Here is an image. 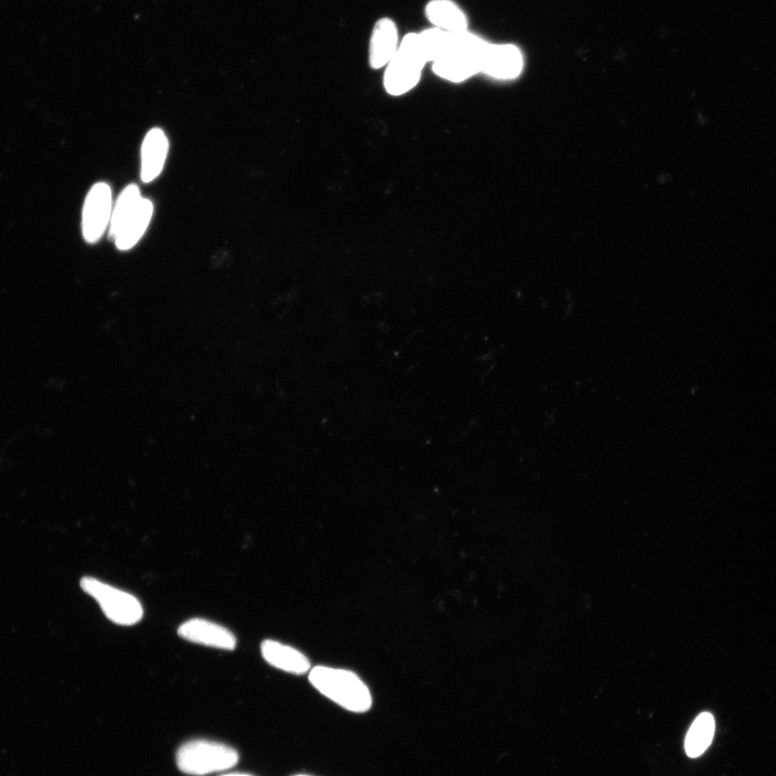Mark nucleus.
<instances>
[{
	"instance_id": "obj_1",
	"label": "nucleus",
	"mask_w": 776,
	"mask_h": 776,
	"mask_svg": "<svg viewBox=\"0 0 776 776\" xmlns=\"http://www.w3.org/2000/svg\"><path fill=\"white\" fill-rule=\"evenodd\" d=\"M310 682L322 695L345 710L365 713L371 708L369 688L353 672L316 667L311 670Z\"/></svg>"
},
{
	"instance_id": "obj_17",
	"label": "nucleus",
	"mask_w": 776,
	"mask_h": 776,
	"mask_svg": "<svg viewBox=\"0 0 776 776\" xmlns=\"http://www.w3.org/2000/svg\"><path fill=\"white\" fill-rule=\"evenodd\" d=\"M296 776H309V775H296Z\"/></svg>"
},
{
	"instance_id": "obj_6",
	"label": "nucleus",
	"mask_w": 776,
	"mask_h": 776,
	"mask_svg": "<svg viewBox=\"0 0 776 776\" xmlns=\"http://www.w3.org/2000/svg\"><path fill=\"white\" fill-rule=\"evenodd\" d=\"M114 210L112 188L106 183L95 184L88 193L82 213L83 238L96 243L109 228Z\"/></svg>"
},
{
	"instance_id": "obj_4",
	"label": "nucleus",
	"mask_w": 776,
	"mask_h": 776,
	"mask_svg": "<svg viewBox=\"0 0 776 776\" xmlns=\"http://www.w3.org/2000/svg\"><path fill=\"white\" fill-rule=\"evenodd\" d=\"M176 762L180 771L202 776L233 768L239 762V754L226 744L198 740L180 747Z\"/></svg>"
},
{
	"instance_id": "obj_13",
	"label": "nucleus",
	"mask_w": 776,
	"mask_h": 776,
	"mask_svg": "<svg viewBox=\"0 0 776 776\" xmlns=\"http://www.w3.org/2000/svg\"><path fill=\"white\" fill-rule=\"evenodd\" d=\"M262 657L273 667L285 672L303 674L311 669L309 659L295 648L267 640L261 645Z\"/></svg>"
},
{
	"instance_id": "obj_15",
	"label": "nucleus",
	"mask_w": 776,
	"mask_h": 776,
	"mask_svg": "<svg viewBox=\"0 0 776 776\" xmlns=\"http://www.w3.org/2000/svg\"><path fill=\"white\" fill-rule=\"evenodd\" d=\"M142 200L141 190L136 185H130L122 191L114 205L112 220H110L108 228L110 238L115 237L121 225L137 209Z\"/></svg>"
},
{
	"instance_id": "obj_12",
	"label": "nucleus",
	"mask_w": 776,
	"mask_h": 776,
	"mask_svg": "<svg viewBox=\"0 0 776 776\" xmlns=\"http://www.w3.org/2000/svg\"><path fill=\"white\" fill-rule=\"evenodd\" d=\"M426 17L436 29L461 34L468 31L465 12L452 0H431L425 9Z\"/></svg>"
},
{
	"instance_id": "obj_3",
	"label": "nucleus",
	"mask_w": 776,
	"mask_h": 776,
	"mask_svg": "<svg viewBox=\"0 0 776 776\" xmlns=\"http://www.w3.org/2000/svg\"><path fill=\"white\" fill-rule=\"evenodd\" d=\"M419 33H410L400 41L395 57L387 64L384 88L388 94L399 96L418 86L427 64Z\"/></svg>"
},
{
	"instance_id": "obj_11",
	"label": "nucleus",
	"mask_w": 776,
	"mask_h": 776,
	"mask_svg": "<svg viewBox=\"0 0 776 776\" xmlns=\"http://www.w3.org/2000/svg\"><path fill=\"white\" fill-rule=\"evenodd\" d=\"M152 215H154V204L150 200L143 198L140 205L124 221L113 238L120 251H130L141 241L149 227Z\"/></svg>"
},
{
	"instance_id": "obj_5",
	"label": "nucleus",
	"mask_w": 776,
	"mask_h": 776,
	"mask_svg": "<svg viewBox=\"0 0 776 776\" xmlns=\"http://www.w3.org/2000/svg\"><path fill=\"white\" fill-rule=\"evenodd\" d=\"M80 585L83 590L100 603L107 618L117 625L133 626L142 620L143 607L133 595L90 577L83 578Z\"/></svg>"
},
{
	"instance_id": "obj_7",
	"label": "nucleus",
	"mask_w": 776,
	"mask_h": 776,
	"mask_svg": "<svg viewBox=\"0 0 776 776\" xmlns=\"http://www.w3.org/2000/svg\"><path fill=\"white\" fill-rule=\"evenodd\" d=\"M523 69L520 50L512 45H491L485 49L481 73L490 77L509 80L518 77Z\"/></svg>"
},
{
	"instance_id": "obj_16",
	"label": "nucleus",
	"mask_w": 776,
	"mask_h": 776,
	"mask_svg": "<svg viewBox=\"0 0 776 776\" xmlns=\"http://www.w3.org/2000/svg\"><path fill=\"white\" fill-rule=\"evenodd\" d=\"M224 776H252V775H247V774H227V775H224Z\"/></svg>"
},
{
	"instance_id": "obj_8",
	"label": "nucleus",
	"mask_w": 776,
	"mask_h": 776,
	"mask_svg": "<svg viewBox=\"0 0 776 776\" xmlns=\"http://www.w3.org/2000/svg\"><path fill=\"white\" fill-rule=\"evenodd\" d=\"M178 634L184 640L219 649L233 650L237 639L226 628L203 619H191L179 628Z\"/></svg>"
},
{
	"instance_id": "obj_2",
	"label": "nucleus",
	"mask_w": 776,
	"mask_h": 776,
	"mask_svg": "<svg viewBox=\"0 0 776 776\" xmlns=\"http://www.w3.org/2000/svg\"><path fill=\"white\" fill-rule=\"evenodd\" d=\"M488 43L477 35L464 32L453 34L448 49L433 62L437 76L451 82H463L481 73Z\"/></svg>"
},
{
	"instance_id": "obj_9",
	"label": "nucleus",
	"mask_w": 776,
	"mask_h": 776,
	"mask_svg": "<svg viewBox=\"0 0 776 776\" xmlns=\"http://www.w3.org/2000/svg\"><path fill=\"white\" fill-rule=\"evenodd\" d=\"M399 36L395 22L384 18L373 27L370 47L369 63L374 69L386 67L392 61L399 48Z\"/></svg>"
},
{
	"instance_id": "obj_10",
	"label": "nucleus",
	"mask_w": 776,
	"mask_h": 776,
	"mask_svg": "<svg viewBox=\"0 0 776 776\" xmlns=\"http://www.w3.org/2000/svg\"><path fill=\"white\" fill-rule=\"evenodd\" d=\"M169 154V140L161 129L150 130L142 146V179L144 183L155 180L162 172Z\"/></svg>"
},
{
	"instance_id": "obj_14",
	"label": "nucleus",
	"mask_w": 776,
	"mask_h": 776,
	"mask_svg": "<svg viewBox=\"0 0 776 776\" xmlns=\"http://www.w3.org/2000/svg\"><path fill=\"white\" fill-rule=\"evenodd\" d=\"M715 719L710 713L700 714L691 725L685 742V750L690 758L700 757L712 744L715 734Z\"/></svg>"
}]
</instances>
